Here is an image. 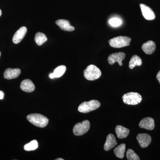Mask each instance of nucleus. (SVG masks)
<instances>
[{
    "instance_id": "obj_1",
    "label": "nucleus",
    "mask_w": 160,
    "mask_h": 160,
    "mask_svg": "<svg viewBox=\"0 0 160 160\" xmlns=\"http://www.w3.org/2000/svg\"><path fill=\"white\" fill-rule=\"evenodd\" d=\"M27 119L31 124L37 127L44 128L48 125L49 119L43 115L39 113H33L28 115Z\"/></svg>"
},
{
    "instance_id": "obj_2",
    "label": "nucleus",
    "mask_w": 160,
    "mask_h": 160,
    "mask_svg": "<svg viewBox=\"0 0 160 160\" xmlns=\"http://www.w3.org/2000/svg\"><path fill=\"white\" fill-rule=\"evenodd\" d=\"M102 75L101 70L96 66L90 65L84 71V77L89 81L98 79Z\"/></svg>"
},
{
    "instance_id": "obj_3",
    "label": "nucleus",
    "mask_w": 160,
    "mask_h": 160,
    "mask_svg": "<svg viewBox=\"0 0 160 160\" xmlns=\"http://www.w3.org/2000/svg\"><path fill=\"white\" fill-rule=\"evenodd\" d=\"M101 104L97 100H92L89 102H85L80 104L78 110L82 113H88L99 108Z\"/></svg>"
},
{
    "instance_id": "obj_4",
    "label": "nucleus",
    "mask_w": 160,
    "mask_h": 160,
    "mask_svg": "<svg viewBox=\"0 0 160 160\" xmlns=\"http://www.w3.org/2000/svg\"><path fill=\"white\" fill-rule=\"evenodd\" d=\"M131 38L126 36H118L109 40V45L113 48H120L128 46L130 45Z\"/></svg>"
},
{
    "instance_id": "obj_5",
    "label": "nucleus",
    "mask_w": 160,
    "mask_h": 160,
    "mask_svg": "<svg viewBox=\"0 0 160 160\" xmlns=\"http://www.w3.org/2000/svg\"><path fill=\"white\" fill-rule=\"evenodd\" d=\"M123 102L129 105H138L142 101V96L136 92H129L122 97Z\"/></svg>"
},
{
    "instance_id": "obj_6",
    "label": "nucleus",
    "mask_w": 160,
    "mask_h": 160,
    "mask_svg": "<svg viewBox=\"0 0 160 160\" xmlns=\"http://www.w3.org/2000/svg\"><path fill=\"white\" fill-rule=\"evenodd\" d=\"M90 128V122L88 120H85L82 122L77 123L73 128V132L75 135L82 136L85 134Z\"/></svg>"
},
{
    "instance_id": "obj_7",
    "label": "nucleus",
    "mask_w": 160,
    "mask_h": 160,
    "mask_svg": "<svg viewBox=\"0 0 160 160\" xmlns=\"http://www.w3.org/2000/svg\"><path fill=\"white\" fill-rule=\"evenodd\" d=\"M126 57V54L123 52H116L109 56L108 58V62L110 65H112L115 62H118L120 66L123 65L122 62Z\"/></svg>"
},
{
    "instance_id": "obj_8",
    "label": "nucleus",
    "mask_w": 160,
    "mask_h": 160,
    "mask_svg": "<svg viewBox=\"0 0 160 160\" xmlns=\"http://www.w3.org/2000/svg\"><path fill=\"white\" fill-rule=\"evenodd\" d=\"M137 140L142 148L148 147L151 142V136L147 133H140L137 136Z\"/></svg>"
},
{
    "instance_id": "obj_9",
    "label": "nucleus",
    "mask_w": 160,
    "mask_h": 160,
    "mask_svg": "<svg viewBox=\"0 0 160 160\" xmlns=\"http://www.w3.org/2000/svg\"><path fill=\"white\" fill-rule=\"evenodd\" d=\"M140 8L142 10L143 17L147 20H153L155 18V15L154 12L149 7L145 4H141Z\"/></svg>"
},
{
    "instance_id": "obj_10",
    "label": "nucleus",
    "mask_w": 160,
    "mask_h": 160,
    "mask_svg": "<svg viewBox=\"0 0 160 160\" xmlns=\"http://www.w3.org/2000/svg\"><path fill=\"white\" fill-rule=\"evenodd\" d=\"M139 126L140 128L147 130H153L155 127L154 120L150 117L144 118L140 122Z\"/></svg>"
},
{
    "instance_id": "obj_11",
    "label": "nucleus",
    "mask_w": 160,
    "mask_h": 160,
    "mask_svg": "<svg viewBox=\"0 0 160 160\" xmlns=\"http://www.w3.org/2000/svg\"><path fill=\"white\" fill-rule=\"evenodd\" d=\"M27 29L25 26L20 28L15 33L12 38V42L14 44H18L24 38L27 32Z\"/></svg>"
},
{
    "instance_id": "obj_12",
    "label": "nucleus",
    "mask_w": 160,
    "mask_h": 160,
    "mask_svg": "<svg viewBox=\"0 0 160 160\" xmlns=\"http://www.w3.org/2000/svg\"><path fill=\"white\" fill-rule=\"evenodd\" d=\"M21 71L19 69H11L8 68L5 70L4 73V77L8 80L12 79L18 77L21 74Z\"/></svg>"
},
{
    "instance_id": "obj_13",
    "label": "nucleus",
    "mask_w": 160,
    "mask_h": 160,
    "mask_svg": "<svg viewBox=\"0 0 160 160\" xmlns=\"http://www.w3.org/2000/svg\"><path fill=\"white\" fill-rule=\"evenodd\" d=\"M20 88L23 91L31 92L34 91L35 86L31 80L25 79L21 82Z\"/></svg>"
},
{
    "instance_id": "obj_14",
    "label": "nucleus",
    "mask_w": 160,
    "mask_h": 160,
    "mask_svg": "<svg viewBox=\"0 0 160 160\" xmlns=\"http://www.w3.org/2000/svg\"><path fill=\"white\" fill-rule=\"evenodd\" d=\"M117 145L116 138L113 134L110 133L107 136L106 143L104 146V149L106 151H109L115 146Z\"/></svg>"
},
{
    "instance_id": "obj_15",
    "label": "nucleus",
    "mask_w": 160,
    "mask_h": 160,
    "mask_svg": "<svg viewBox=\"0 0 160 160\" xmlns=\"http://www.w3.org/2000/svg\"><path fill=\"white\" fill-rule=\"evenodd\" d=\"M56 24L64 31L71 32L74 31L75 28L72 26L68 20L59 19L56 21Z\"/></svg>"
},
{
    "instance_id": "obj_16",
    "label": "nucleus",
    "mask_w": 160,
    "mask_h": 160,
    "mask_svg": "<svg viewBox=\"0 0 160 160\" xmlns=\"http://www.w3.org/2000/svg\"><path fill=\"white\" fill-rule=\"evenodd\" d=\"M142 49L146 54H152L155 50V43L152 41H148L143 44Z\"/></svg>"
},
{
    "instance_id": "obj_17",
    "label": "nucleus",
    "mask_w": 160,
    "mask_h": 160,
    "mask_svg": "<svg viewBox=\"0 0 160 160\" xmlns=\"http://www.w3.org/2000/svg\"><path fill=\"white\" fill-rule=\"evenodd\" d=\"M116 133L118 138L123 139L126 138L129 134V130L122 126H118L115 128Z\"/></svg>"
},
{
    "instance_id": "obj_18",
    "label": "nucleus",
    "mask_w": 160,
    "mask_h": 160,
    "mask_svg": "<svg viewBox=\"0 0 160 160\" xmlns=\"http://www.w3.org/2000/svg\"><path fill=\"white\" fill-rule=\"evenodd\" d=\"M142 60L139 57L138 55H133L131 59L129 61V68L132 69L136 66H141L142 65Z\"/></svg>"
},
{
    "instance_id": "obj_19",
    "label": "nucleus",
    "mask_w": 160,
    "mask_h": 160,
    "mask_svg": "<svg viewBox=\"0 0 160 160\" xmlns=\"http://www.w3.org/2000/svg\"><path fill=\"white\" fill-rule=\"evenodd\" d=\"M126 151V145L125 144H122L114 149L115 155L119 158H123L124 157Z\"/></svg>"
},
{
    "instance_id": "obj_20",
    "label": "nucleus",
    "mask_w": 160,
    "mask_h": 160,
    "mask_svg": "<svg viewBox=\"0 0 160 160\" xmlns=\"http://www.w3.org/2000/svg\"><path fill=\"white\" fill-rule=\"evenodd\" d=\"M47 40V37L44 33L38 32L35 35L34 41L38 46H41L43 45Z\"/></svg>"
},
{
    "instance_id": "obj_21",
    "label": "nucleus",
    "mask_w": 160,
    "mask_h": 160,
    "mask_svg": "<svg viewBox=\"0 0 160 160\" xmlns=\"http://www.w3.org/2000/svg\"><path fill=\"white\" fill-rule=\"evenodd\" d=\"M38 144L37 140H34L26 144L24 146V149L27 151H32L36 150L38 148Z\"/></svg>"
},
{
    "instance_id": "obj_22",
    "label": "nucleus",
    "mask_w": 160,
    "mask_h": 160,
    "mask_svg": "<svg viewBox=\"0 0 160 160\" xmlns=\"http://www.w3.org/2000/svg\"><path fill=\"white\" fill-rule=\"evenodd\" d=\"M66 68L65 66H58L57 68L55 69L53 74L55 78L61 77L65 73L66 71Z\"/></svg>"
},
{
    "instance_id": "obj_23",
    "label": "nucleus",
    "mask_w": 160,
    "mask_h": 160,
    "mask_svg": "<svg viewBox=\"0 0 160 160\" xmlns=\"http://www.w3.org/2000/svg\"><path fill=\"white\" fill-rule=\"evenodd\" d=\"M127 159L129 160H139L138 156L134 152L132 149H129L126 153Z\"/></svg>"
},
{
    "instance_id": "obj_24",
    "label": "nucleus",
    "mask_w": 160,
    "mask_h": 160,
    "mask_svg": "<svg viewBox=\"0 0 160 160\" xmlns=\"http://www.w3.org/2000/svg\"><path fill=\"white\" fill-rule=\"evenodd\" d=\"M109 23L112 27H118L122 25V21L119 18H113L109 20Z\"/></svg>"
},
{
    "instance_id": "obj_25",
    "label": "nucleus",
    "mask_w": 160,
    "mask_h": 160,
    "mask_svg": "<svg viewBox=\"0 0 160 160\" xmlns=\"http://www.w3.org/2000/svg\"><path fill=\"white\" fill-rule=\"evenodd\" d=\"M4 97V93L3 92L0 91V99H3Z\"/></svg>"
},
{
    "instance_id": "obj_26",
    "label": "nucleus",
    "mask_w": 160,
    "mask_h": 160,
    "mask_svg": "<svg viewBox=\"0 0 160 160\" xmlns=\"http://www.w3.org/2000/svg\"><path fill=\"white\" fill-rule=\"evenodd\" d=\"M156 77L160 84V71L158 72L157 75Z\"/></svg>"
},
{
    "instance_id": "obj_27",
    "label": "nucleus",
    "mask_w": 160,
    "mask_h": 160,
    "mask_svg": "<svg viewBox=\"0 0 160 160\" xmlns=\"http://www.w3.org/2000/svg\"><path fill=\"white\" fill-rule=\"evenodd\" d=\"M49 77L51 79H53L54 78V75L53 74V72L52 73H50L49 75Z\"/></svg>"
},
{
    "instance_id": "obj_28",
    "label": "nucleus",
    "mask_w": 160,
    "mask_h": 160,
    "mask_svg": "<svg viewBox=\"0 0 160 160\" xmlns=\"http://www.w3.org/2000/svg\"><path fill=\"white\" fill-rule=\"evenodd\" d=\"M56 160H64L62 158H57L56 159Z\"/></svg>"
},
{
    "instance_id": "obj_29",
    "label": "nucleus",
    "mask_w": 160,
    "mask_h": 160,
    "mask_svg": "<svg viewBox=\"0 0 160 160\" xmlns=\"http://www.w3.org/2000/svg\"><path fill=\"white\" fill-rule=\"evenodd\" d=\"M2 10H1V9H0V17H1V16L2 15Z\"/></svg>"
},
{
    "instance_id": "obj_30",
    "label": "nucleus",
    "mask_w": 160,
    "mask_h": 160,
    "mask_svg": "<svg viewBox=\"0 0 160 160\" xmlns=\"http://www.w3.org/2000/svg\"><path fill=\"white\" fill-rule=\"evenodd\" d=\"M0 56H1V52H0Z\"/></svg>"
}]
</instances>
